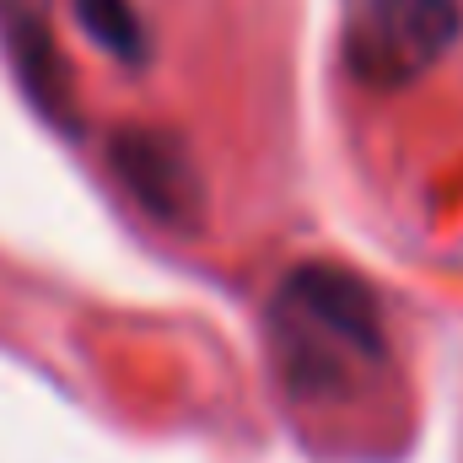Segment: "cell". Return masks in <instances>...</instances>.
<instances>
[{
    "label": "cell",
    "mask_w": 463,
    "mask_h": 463,
    "mask_svg": "<svg viewBox=\"0 0 463 463\" xmlns=\"http://www.w3.org/2000/svg\"><path fill=\"white\" fill-rule=\"evenodd\" d=\"M0 38L11 54V71L22 81V92L33 98V109L65 129H76V98H71V71L60 60L54 27L43 0H0Z\"/></svg>",
    "instance_id": "cell-4"
},
{
    "label": "cell",
    "mask_w": 463,
    "mask_h": 463,
    "mask_svg": "<svg viewBox=\"0 0 463 463\" xmlns=\"http://www.w3.org/2000/svg\"><path fill=\"white\" fill-rule=\"evenodd\" d=\"M71 11H76L81 33L103 54H114L118 65H146L151 60V38H146V22H140L135 0H71Z\"/></svg>",
    "instance_id": "cell-5"
},
{
    "label": "cell",
    "mask_w": 463,
    "mask_h": 463,
    "mask_svg": "<svg viewBox=\"0 0 463 463\" xmlns=\"http://www.w3.org/2000/svg\"><path fill=\"white\" fill-rule=\"evenodd\" d=\"M269 350L291 399L340 404L388 366V329L372 280L345 264L307 259L269 297Z\"/></svg>",
    "instance_id": "cell-1"
},
{
    "label": "cell",
    "mask_w": 463,
    "mask_h": 463,
    "mask_svg": "<svg viewBox=\"0 0 463 463\" xmlns=\"http://www.w3.org/2000/svg\"><path fill=\"white\" fill-rule=\"evenodd\" d=\"M109 167L124 184V194L173 232H200L205 227V184L200 167L184 146V135L156 129V124H124L109 135Z\"/></svg>",
    "instance_id": "cell-3"
},
{
    "label": "cell",
    "mask_w": 463,
    "mask_h": 463,
    "mask_svg": "<svg viewBox=\"0 0 463 463\" xmlns=\"http://www.w3.org/2000/svg\"><path fill=\"white\" fill-rule=\"evenodd\" d=\"M463 38V0H340L345 71L372 92H399L442 65Z\"/></svg>",
    "instance_id": "cell-2"
}]
</instances>
